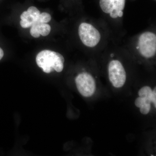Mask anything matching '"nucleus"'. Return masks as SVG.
Returning a JSON list of instances; mask_svg holds the SVG:
<instances>
[{
	"label": "nucleus",
	"mask_w": 156,
	"mask_h": 156,
	"mask_svg": "<svg viewBox=\"0 0 156 156\" xmlns=\"http://www.w3.org/2000/svg\"><path fill=\"white\" fill-rule=\"evenodd\" d=\"M31 27L35 29L40 35L44 37L48 35L51 31V27L49 24L41 22L39 19L34 22Z\"/></svg>",
	"instance_id": "6"
},
{
	"label": "nucleus",
	"mask_w": 156,
	"mask_h": 156,
	"mask_svg": "<svg viewBox=\"0 0 156 156\" xmlns=\"http://www.w3.org/2000/svg\"><path fill=\"white\" fill-rule=\"evenodd\" d=\"M123 12L122 11H119L118 12V17H122L123 16Z\"/></svg>",
	"instance_id": "19"
},
{
	"label": "nucleus",
	"mask_w": 156,
	"mask_h": 156,
	"mask_svg": "<svg viewBox=\"0 0 156 156\" xmlns=\"http://www.w3.org/2000/svg\"><path fill=\"white\" fill-rule=\"evenodd\" d=\"M20 19L21 20H27L29 21L33 24L34 19L33 17L31 16L30 14L27 12V11H25L20 15Z\"/></svg>",
	"instance_id": "13"
},
{
	"label": "nucleus",
	"mask_w": 156,
	"mask_h": 156,
	"mask_svg": "<svg viewBox=\"0 0 156 156\" xmlns=\"http://www.w3.org/2000/svg\"><path fill=\"white\" fill-rule=\"evenodd\" d=\"M51 20V17L50 14L46 12H43L40 14L39 20L43 23H47L50 22Z\"/></svg>",
	"instance_id": "11"
},
{
	"label": "nucleus",
	"mask_w": 156,
	"mask_h": 156,
	"mask_svg": "<svg viewBox=\"0 0 156 156\" xmlns=\"http://www.w3.org/2000/svg\"><path fill=\"white\" fill-rule=\"evenodd\" d=\"M119 11L114 9L112 12L109 13L110 16L113 18H116L118 17V12Z\"/></svg>",
	"instance_id": "17"
},
{
	"label": "nucleus",
	"mask_w": 156,
	"mask_h": 156,
	"mask_svg": "<svg viewBox=\"0 0 156 156\" xmlns=\"http://www.w3.org/2000/svg\"><path fill=\"white\" fill-rule=\"evenodd\" d=\"M108 71L112 85L115 88L122 87L126 82V73L121 62L119 60H112L109 64Z\"/></svg>",
	"instance_id": "5"
},
{
	"label": "nucleus",
	"mask_w": 156,
	"mask_h": 156,
	"mask_svg": "<svg viewBox=\"0 0 156 156\" xmlns=\"http://www.w3.org/2000/svg\"><path fill=\"white\" fill-rule=\"evenodd\" d=\"M4 51H3L2 49L0 48V60H1V59H2V58H3V56H4Z\"/></svg>",
	"instance_id": "18"
},
{
	"label": "nucleus",
	"mask_w": 156,
	"mask_h": 156,
	"mask_svg": "<svg viewBox=\"0 0 156 156\" xmlns=\"http://www.w3.org/2000/svg\"><path fill=\"white\" fill-rule=\"evenodd\" d=\"M140 112L143 115H147L149 112L151 108V104L145 103L140 107Z\"/></svg>",
	"instance_id": "14"
},
{
	"label": "nucleus",
	"mask_w": 156,
	"mask_h": 156,
	"mask_svg": "<svg viewBox=\"0 0 156 156\" xmlns=\"http://www.w3.org/2000/svg\"><path fill=\"white\" fill-rule=\"evenodd\" d=\"M78 32L82 43L89 48L95 47L100 41V33L89 23H81L79 27Z\"/></svg>",
	"instance_id": "2"
},
{
	"label": "nucleus",
	"mask_w": 156,
	"mask_h": 156,
	"mask_svg": "<svg viewBox=\"0 0 156 156\" xmlns=\"http://www.w3.org/2000/svg\"><path fill=\"white\" fill-rule=\"evenodd\" d=\"M114 54H113V53H112V54H111V56L112 57H114Z\"/></svg>",
	"instance_id": "20"
},
{
	"label": "nucleus",
	"mask_w": 156,
	"mask_h": 156,
	"mask_svg": "<svg viewBox=\"0 0 156 156\" xmlns=\"http://www.w3.org/2000/svg\"><path fill=\"white\" fill-rule=\"evenodd\" d=\"M136 49H137V50H138V49H139V47L137 46V47H136Z\"/></svg>",
	"instance_id": "21"
},
{
	"label": "nucleus",
	"mask_w": 156,
	"mask_h": 156,
	"mask_svg": "<svg viewBox=\"0 0 156 156\" xmlns=\"http://www.w3.org/2000/svg\"><path fill=\"white\" fill-rule=\"evenodd\" d=\"M113 5V9L117 11H123L126 5V0H111Z\"/></svg>",
	"instance_id": "9"
},
{
	"label": "nucleus",
	"mask_w": 156,
	"mask_h": 156,
	"mask_svg": "<svg viewBox=\"0 0 156 156\" xmlns=\"http://www.w3.org/2000/svg\"><path fill=\"white\" fill-rule=\"evenodd\" d=\"M77 88L81 95L85 97L92 96L96 89L95 79L89 73L79 74L75 79Z\"/></svg>",
	"instance_id": "4"
},
{
	"label": "nucleus",
	"mask_w": 156,
	"mask_h": 156,
	"mask_svg": "<svg viewBox=\"0 0 156 156\" xmlns=\"http://www.w3.org/2000/svg\"><path fill=\"white\" fill-rule=\"evenodd\" d=\"M151 102H153L155 108L156 107V87L152 91L151 96Z\"/></svg>",
	"instance_id": "16"
},
{
	"label": "nucleus",
	"mask_w": 156,
	"mask_h": 156,
	"mask_svg": "<svg viewBox=\"0 0 156 156\" xmlns=\"http://www.w3.org/2000/svg\"><path fill=\"white\" fill-rule=\"evenodd\" d=\"M152 91L151 87L145 86L141 88L138 91L139 97L145 98L151 102V96Z\"/></svg>",
	"instance_id": "8"
},
{
	"label": "nucleus",
	"mask_w": 156,
	"mask_h": 156,
	"mask_svg": "<svg viewBox=\"0 0 156 156\" xmlns=\"http://www.w3.org/2000/svg\"><path fill=\"white\" fill-rule=\"evenodd\" d=\"M20 25L23 28H27L31 27L33 25L32 23L27 20H21L20 21Z\"/></svg>",
	"instance_id": "15"
},
{
	"label": "nucleus",
	"mask_w": 156,
	"mask_h": 156,
	"mask_svg": "<svg viewBox=\"0 0 156 156\" xmlns=\"http://www.w3.org/2000/svg\"><path fill=\"white\" fill-rule=\"evenodd\" d=\"M37 64L44 72L50 73L56 71L61 72L64 68L65 59L61 54L50 50H44L37 55Z\"/></svg>",
	"instance_id": "1"
},
{
	"label": "nucleus",
	"mask_w": 156,
	"mask_h": 156,
	"mask_svg": "<svg viewBox=\"0 0 156 156\" xmlns=\"http://www.w3.org/2000/svg\"><path fill=\"white\" fill-rule=\"evenodd\" d=\"M99 5L102 11L106 14H109L114 10L113 5L111 0H100Z\"/></svg>",
	"instance_id": "7"
},
{
	"label": "nucleus",
	"mask_w": 156,
	"mask_h": 156,
	"mask_svg": "<svg viewBox=\"0 0 156 156\" xmlns=\"http://www.w3.org/2000/svg\"><path fill=\"white\" fill-rule=\"evenodd\" d=\"M138 46L140 53L144 57L149 58L154 56L156 52L155 34L151 32L141 34L138 40Z\"/></svg>",
	"instance_id": "3"
},
{
	"label": "nucleus",
	"mask_w": 156,
	"mask_h": 156,
	"mask_svg": "<svg viewBox=\"0 0 156 156\" xmlns=\"http://www.w3.org/2000/svg\"><path fill=\"white\" fill-rule=\"evenodd\" d=\"M27 12L30 14L31 16L33 17L34 21L36 22L38 20L39 16H40V11L36 7L34 6H31L29 7L27 10Z\"/></svg>",
	"instance_id": "10"
},
{
	"label": "nucleus",
	"mask_w": 156,
	"mask_h": 156,
	"mask_svg": "<svg viewBox=\"0 0 156 156\" xmlns=\"http://www.w3.org/2000/svg\"><path fill=\"white\" fill-rule=\"evenodd\" d=\"M151 102L145 98L139 97L136 98L135 101V105L138 108H140L145 103L151 104Z\"/></svg>",
	"instance_id": "12"
}]
</instances>
